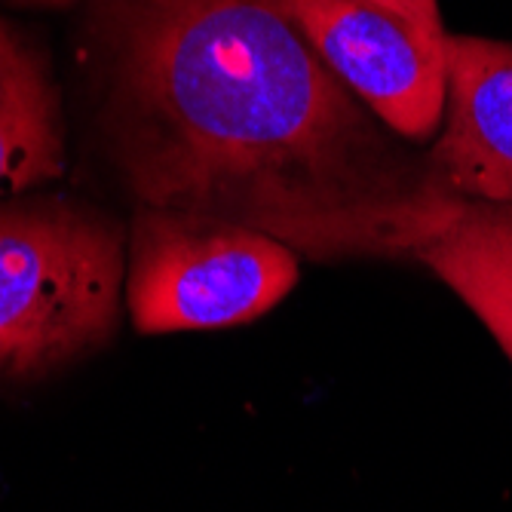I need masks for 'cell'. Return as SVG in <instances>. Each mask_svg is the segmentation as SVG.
Segmentation results:
<instances>
[{
  "label": "cell",
  "instance_id": "obj_9",
  "mask_svg": "<svg viewBox=\"0 0 512 512\" xmlns=\"http://www.w3.org/2000/svg\"><path fill=\"white\" fill-rule=\"evenodd\" d=\"M25 4H37V7H68L74 0H25Z\"/></svg>",
  "mask_w": 512,
  "mask_h": 512
},
{
  "label": "cell",
  "instance_id": "obj_1",
  "mask_svg": "<svg viewBox=\"0 0 512 512\" xmlns=\"http://www.w3.org/2000/svg\"><path fill=\"white\" fill-rule=\"evenodd\" d=\"M105 120L142 206L307 261H414L463 197L408 154L273 0H96Z\"/></svg>",
  "mask_w": 512,
  "mask_h": 512
},
{
  "label": "cell",
  "instance_id": "obj_4",
  "mask_svg": "<svg viewBox=\"0 0 512 512\" xmlns=\"http://www.w3.org/2000/svg\"><path fill=\"white\" fill-rule=\"evenodd\" d=\"M273 4L390 132L417 145L439 132L445 114V40L421 34L365 0Z\"/></svg>",
  "mask_w": 512,
  "mask_h": 512
},
{
  "label": "cell",
  "instance_id": "obj_6",
  "mask_svg": "<svg viewBox=\"0 0 512 512\" xmlns=\"http://www.w3.org/2000/svg\"><path fill=\"white\" fill-rule=\"evenodd\" d=\"M65 169L59 96L50 65L0 19V203Z\"/></svg>",
  "mask_w": 512,
  "mask_h": 512
},
{
  "label": "cell",
  "instance_id": "obj_7",
  "mask_svg": "<svg viewBox=\"0 0 512 512\" xmlns=\"http://www.w3.org/2000/svg\"><path fill=\"white\" fill-rule=\"evenodd\" d=\"M414 261L482 319L512 362V203L467 200Z\"/></svg>",
  "mask_w": 512,
  "mask_h": 512
},
{
  "label": "cell",
  "instance_id": "obj_8",
  "mask_svg": "<svg viewBox=\"0 0 512 512\" xmlns=\"http://www.w3.org/2000/svg\"><path fill=\"white\" fill-rule=\"evenodd\" d=\"M371 7H381L399 19H405L411 28H417L421 34L433 37V40H445V28H442V13L436 0H365Z\"/></svg>",
  "mask_w": 512,
  "mask_h": 512
},
{
  "label": "cell",
  "instance_id": "obj_2",
  "mask_svg": "<svg viewBox=\"0 0 512 512\" xmlns=\"http://www.w3.org/2000/svg\"><path fill=\"white\" fill-rule=\"evenodd\" d=\"M123 227L71 197L0 203V375L34 378L111 341Z\"/></svg>",
  "mask_w": 512,
  "mask_h": 512
},
{
  "label": "cell",
  "instance_id": "obj_5",
  "mask_svg": "<svg viewBox=\"0 0 512 512\" xmlns=\"http://www.w3.org/2000/svg\"><path fill=\"white\" fill-rule=\"evenodd\" d=\"M427 157L457 197L512 203V43L445 37V114Z\"/></svg>",
  "mask_w": 512,
  "mask_h": 512
},
{
  "label": "cell",
  "instance_id": "obj_3",
  "mask_svg": "<svg viewBox=\"0 0 512 512\" xmlns=\"http://www.w3.org/2000/svg\"><path fill=\"white\" fill-rule=\"evenodd\" d=\"M301 258L227 218L138 206L126 249V304L145 335L212 332L270 313L301 276Z\"/></svg>",
  "mask_w": 512,
  "mask_h": 512
}]
</instances>
